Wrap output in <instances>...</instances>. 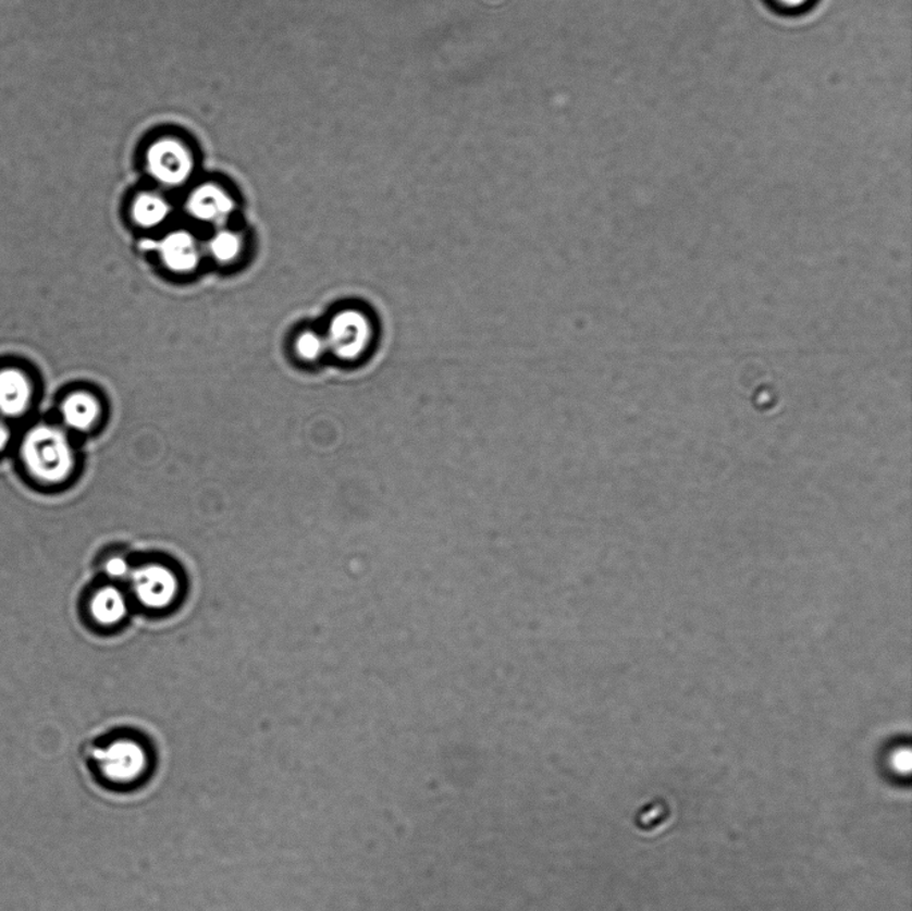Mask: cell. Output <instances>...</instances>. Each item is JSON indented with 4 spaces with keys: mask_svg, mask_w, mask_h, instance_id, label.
<instances>
[{
    "mask_svg": "<svg viewBox=\"0 0 912 911\" xmlns=\"http://www.w3.org/2000/svg\"><path fill=\"white\" fill-rule=\"evenodd\" d=\"M81 766L99 790L128 792L150 780L156 758L138 735L113 734L86 743L81 750Z\"/></svg>",
    "mask_w": 912,
    "mask_h": 911,
    "instance_id": "1",
    "label": "cell"
},
{
    "mask_svg": "<svg viewBox=\"0 0 912 911\" xmlns=\"http://www.w3.org/2000/svg\"><path fill=\"white\" fill-rule=\"evenodd\" d=\"M22 454L29 472L49 484L62 483L75 466L72 444L66 434L56 427L32 429L23 441Z\"/></svg>",
    "mask_w": 912,
    "mask_h": 911,
    "instance_id": "2",
    "label": "cell"
},
{
    "mask_svg": "<svg viewBox=\"0 0 912 911\" xmlns=\"http://www.w3.org/2000/svg\"><path fill=\"white\" fill-rule=\"evenodd\" d=\"M328 353L341 362H356L368 355L374 344L375 325L363 309L345 308L332 316L323 333Z\"/></svg>",
    "mask_w": 912,
    "mask_h": 911,
    "instance_id": "3",
    "label": "cell"
},
{
    "mask_svg": "<svg viewBox=\"0 0 912 911\" xmlns=\"http://www.w3.org/2000/svg\"><path fill=\"white\" fill-rule=\"evenodd\" d=\"M147 172L158 184L180 187L192 178L194 157L182 140L167 137L156 140L146 152Z\"/></svg>",
    "mask_w": 912,
    "mask_h": 911,
    "instance_id": "4",
    "label": "cell"
},
{
    "mask_svg": "<svg viewBox=\"0 0 912 911\" xmlns=\"http://www.w3.org/2000/svg\"><path fill=\"white\" fill-rule=\"evenodd\" d=\"M133 595L145 608L161 611L170 607L180 595V579L172 568L161 563H149L128 574Z\"/></svg>",
    "mask_w": 912,
    "mask_h": 911,
    "instance_id": "5",
    "label": "cell"
},
{
    "mask_svg": "<svg viewBox=\"0 0 912 911\" xmlns=\"http://www.w3.org/2000/svg\"><path fill=\"white\" fill-rule=\"evenodd\" d=\"M163 268L176 275L196 272L205 257L204 244L186 229H175L155 244Z\"/></svg>",
    "mask_w": 912,
    "mask_h": 911,
    "instance_id": "6",
    "label": "cell"
},
{
    "mask_svg": "<svg viewBox=\"0 0 912 911\" xmlns=\"http://www.w3.org/2000/svg\"><path fill=\"white\" fill-rule=\"evenodd\" d=\"M234 198L217 184H202L188 194L185 209L188 217L214 229L226 226L235 213Z\"/></svg>",
    "mask_w": 912,
    "mask_h": 911,
    "instance_id": "7",
    "label": "cell"
},
{
    "mask_svg": "<svg viewBox=\"0 0 912 911\" xmlns=\"http://www.w3.org/2000/svg\"><path fill=\"white\" fill-rule=\"evenodd\" d=\"M32 382L25 373L17 369L0 372V411L3 415H22L32 403Z\"/></svg>",
    "mask_w": 912,
    "mask_h": 911,
    "instance_id": "8",
    "label": "cell"
},
{
    "mask_svg": "<svg viewBox=\"0 0 912 911\" xmlns=\"http://www.w3.org/2000/svg\"><path fill=\"white\" fill-rule=\"evenodd\" d=\"M127 611L128 603L125 593L114 586L99 588L91 598L90 614L93 619L103 627L120 625L125 619Z\"/></svg>",
    "mask_w": 912,
    "mask_h": 911,
    "instance_id": "9",
    "label": "cell"
},
{
    "mask_svg": "<svg viewBox=\"0 0 912 911\" xmlns=\"http://www.w3.org/2000/svg\"><path fill=\"white\" fill-rule=\"evenodd\" d=\"M101 403L87 392H76L70 395L62 405L63 420L75 431L86 432L97 424L101 417Z\"/></svg>",
    "mask_w": 912,
    "mask_h": 911,
    "instance_id": "10",
    "label": "cell"
},
{
    "mask_svg": "<svg viewBox=\"0 0 912 911\" xmlns=\"http://www.w3.org/2000/svg\"><path fill=\"white\" fill-rule=\"evenodd\" d=\"M135 225L150 231L163 225L172 216V205L161 194L145 192L134 198L131 208Z\"/></svg>",
    "mask_w": 912,
    "mask_h": 911,
    "instance_id": "11",
    "label": "cell"
},
{
    "mask_svg": "<svg viewBox=\"0 0 912 911\" xmlns=\"http://www.w3.org/2000/svg\"><path fill=\"white\" fill-rule=\"evenodd\" d=\"M245 249L244 235L226 226L215 229L204 244L205 255L222 267H229L239 260Z\"/></svg>",
    "mask_w": 912,
    "mask_h": 911,
    "instance_id": "12",
    "label": "cell"
},
{
    "mask_svg": "<svg viewBox=\"0 0 912 911\" xmlns=\"http://www.w3.org/2000/svg\"><path fill=\"white\" fill-rule=\"evenodd\" d=\"M294 350L299 360L304 362H317L326 355V341L322 333L316 331H304L294 341Z\"/></svg>",
    "mask_w": 912,
    "mask_h": 911,
    "instance_id": "13",
    "label": "cell"
},
{
    "mask_svg": "<svg viewBox=\"0 0 912 911\" xmlns=\"http://www.w3.org/2000/svg\"><path fill=\"white\" fill-rule=\"evenodd\" d=\"M104 571L110 576V578L122 579L126 578V576L131 574V566H128L125 558L115 556L110 558V561L104 564Z\"/></svg>",
    "mask_w": 912,
    "mask_h": 911,
    "instance_id": "14",
    "label": "cell"
},
{
    "mask_svg": "<svg viewBox=\"0 0 912 911\" xmlns=\"http://www.w3.org/2000/svg\"><path fill=\"white\" fill-rule=\"evenodd\" d=\"M9 441H10L9 429H8V427L3 426L2 422H0V452H2L5 448V446H8Z\"/></svg>",
    "mask_w": 912,
    "mask_h": 911,
    "instance_id": "15",
    "label": "cell"
},
{
    "mask_svg": "<svg viewBox=\"0 0 912 911\" xmlns=\"http://www.w3.org/2000/svg\"><path fill=\"white\" fill-rule=\"evenodd\" d=\"M781 2L786 3L788 5H798V4H802L803 2H805V0H781Z\"/></svg>",
    "mask_w": 912,
    "mask_h": 911,
    "instance_id": "16",
    "label": "cell"
}]
</instances>
